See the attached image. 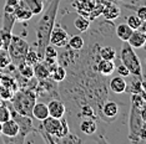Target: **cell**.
<instances>
[{
	"instance_id": "cell-27",
	"label": "cell",
	"mask_w": 146,
	"mask_h": 144,
	"mask_svg": "<svg viewBox=\"0 0 146 144\" xmlns=\"http://www.w3.org/2000/svg\"><path fill=\"white\" fill-rule=\"evenodd\" d=\"M60 120H61V126H60V129H59L58 134H56V138H59V139L64 138V137H66L69 133H70L69 123H68V119L65 118V116L62 117V118H60Z\"/></svg>"
},
{
	"instance_id": "cell-32",
	"label": "cell",
	"mask_w": 146,
	"mask_h": 144,
	"mask_svg": "<svg viewBox=\"0 0 146 144\" xmlns=\"http://www.w3.org/2000/svg\"><path fill=\"white\" fill-rule=\"evenodd\" d=\"M13 96V91L10 88H6V87H0V98L1 99H10Z\"/></svg>"
},
{
	"instance_id": "cell-5",
	"label": "cell",
	"mask_w": 146,
	"mask_h": 144,
	"mask_svg": "<svg viewBox=\"0 0 146 144\" xmlns=\"http://www.w3.org/2000/svg\"><path fill=\"white\" fill-rule=\"evenodd\" d=\"M29 50H30V48H29V44L24 39L20 37V36L11 35L10 44H9L6 51H8L9 57H10V61L15 66H19L20 63L25 62L24 60H25V56Z\"/></svg>"
},
{
	"instance_id": "cell-11",
	"label": "cell",
	"mask_w": 146,
	"mask_h": 144,
	"mask_svg": "<svg viewBox=\"0 0 146 144\" xmlns=\"http://www.w3.org/2000/svg\"><path fill=\"white\" fill-rule=\"evenodd\" d=\"M60 126H61V120L59 118H54V117H50V116L41 120V128L46 133L55 135V137L58 134L59 129H60Z\"/></svg>"
},
{
	"instance_id": "cell-10",
	"label": "cell",
	"mask_w": 146,
	"mask_h": 144,
	"mask_svg": "<svg viewBox=\"0 0 146 144\" xmlns=\"http://www.w3.org/2000/svg\"><path fill=\"white\" fill-rule=\"evenodd\" d=\"M115 67H116L115 62L111 60H102V58L99 57L98 61H96V72L104 77H108L114 73Z\"/></svg>"
},
{
	"instance_id": "cell-3",
	"label": "cell",
	"mask_w": 146,
	"mask_h": 144,
	"mask_svg": "<svg viewBox=\"0 0 146 144\" xmlns=\"http://www.w3.org/2000/svg\"><path fill=\"white\" fill-rule=\"evenodd\" d=\"M120 60L121 63L127 68L131 76H135L144 81V75H142V66L139 56L135 54L134 48L127 44V41H124L120 51Z\"/></svg>"
},
{
	"instance_id": "cell-30",
	"label": "cell",
	"mask_w": 146,
	"mask_h": 144,
	"mask_svg": "<svg viewBox=\"0 0 146 144\" xmlns=\"http://www.w3.org/2000/svg\"><path fill=\"white\" fill-rule=\"evenodd\" d=\"M8 119H10V109H9V107L6 104L3 103L0 106V123L5 122Z\"/></svg>"
},
{
	"instance_id": "cell-29",
	"label": "cell",
	"mask_w": 146,
	"mask_h": 144,
	"mask_svg": "<svg viewBox=\"0 0 146 144\" xmlns=\"http://www.w3.org/2000/svg\"><path fill=\"white\" fill-rule=\"evenodd\" d=\"M25 63H28V65H35L36 62H39L40 61V58H39L38 56V52H35V51H31V50H29L28 51V54H26V56H25Z\"/></svg>"
},
{
	"instance_id": "cell-2",
	"label": "cell",
	"mask_w": 146,
	"mask_h": 144,
	"mask_svg": "<svg viewBox=\"0 0 146 144\" xmlns=\"http://www.w3.org/2000/svg\"><path fill=\"white\" fill-rule=\"evenodd\" d=\"M146 108L131 104L129 113V139L132 143H145L146 140Z\"/></svg>"
},
{
	"instance_id": "cell-20",
	"label": "cell",
	"mask_w": 146,
	"mask_h": 144,
	"mask_svg": "<svg viewBox=\"0 0 146 144\" xmlns=\"http://www.w3.org/2000/svg\"><path fill=\"white\" fill-rule=\"evenodd\" d=\"M33 15H39L44 10V1L42 0H23Z\"/></svg>"
},
{
	"instance_id": "cell-13",
	"label": "cell",
	"mask_w": 146,
	"mask_h": 144,
	"mask_svg": "<svg viewBox=\"0 0 146 144\" xmlns=\"http://www.w3.org/2000/svg\"><path fill=\"white\" fill-rule=\"evenodd\" d=\"M145 42H146V34H145V32L140 31L139 29L132 30L130 37H129V40H127V44L130 45L132 48L144 47Z\"/></svg>"
},
{
	"instance_id": "cell-18",
	"label": "cell",
	"mask_w": 146,
	"mask_h": 144,
	"mask_svg": "<svg viewBox=\"0 0 146 144\" xmlns=\"http://www.w3.org/2000/svg\"><path fill=\"white\" fill-rule=\"evenodd\" d=\"M101 15H104L106 18V20H114V19H117L119 16H120V9L117 8L116 5L114 4H106L104 5V8H102V12Z\"/></svg>"
},
{
	"instance_id": "cell-36",
	"label": "cell",
	"mask_w": 146,
	"mask_h": 144,
	"mask_svg": "<svg viewBox=\"0 0 146 144\" xmlns=\"http://www.w3.org/2000/svg\"><path fill=\"white\" fill-rule=\"evenodd\" d=\"M1 104H3V99H1V98H0V106H1Z\"/></svg>"
},
{
	"instance_id": "cell-12",
	"label": "cell",
	"mask_w": 146,
	"mask_h": 144,
	"mask_svg": "<svg viewBox=\"0 0 146 144\" xmlns=\"http://www.w3.org/2000/svg\"><path fill=\"white\" fill-rule=\"evenodd\" d=\"M18 134H19V126L13 118L1 123V134L0 135L13 138V137H16Z\"/></svg>"
},
{
	"instance_id": "cell-19",
	"label": "cell",
	"mask_w": 146,
	"mask_h": 144,
	"mask_svg": "<svg viewBox=\"0 0 146 144\" xmlns=\"http://www.w3.org/2000/svg\"><path fill=\"white\" fill-rule=\"evenodd\" d=\"M66 76H68L66 68L64 66H61V65H56L50 72V78L54 82H64Z\"/></svg>"
},
{
	"instance_id": "cell-26",
	"label": "cell",
	"mask_w": 146,
	"mask_h": 144,
	"mask_svg": "<svg viewBox=\"0 0 146 144\" xmlns=\"http://www.w3.org/2000/svg\"><path fill=\"white\" fill-rule=\"evenodd\" d=\"M19 72H20V75L23 77H25L26 80H29V78H31L34 76V68H33V66L25 63V62L19 65Z\"/></svg>"
},
{
	"instance_id": "cell-21",
	"label": "cell",
	"mask_w": 146,
	"mask_h": 144,
	"mask_svg": "<svg viewBox=\"0 0 146 144\" xmlns=\"http://www.w3.org/2000/svg\"><path fill=\"white\" fill-rule=\"evenodd\" d=\"M132 32V29L127 24H119L115 27V34L121 41H127Z\"/></svg>"
},
{
	"instance_id": "cell-31",
	"label": "cell",
	"mask_w": 146,
	"mask_h": 144,
	"mask_svg": "<svg viewBox=\"0 0 146 144\" xmlns=\"http://www.w3.org/2000/svg\"><path fill=\"white\" fill-rule=\"evenodd\" d=\"M60 143H82V139L81 138H79L76 134H71V133H69L66 137H64V138H61L60 139Z\"/></svg>"
},
{
	"instance_id": "cell-34",
	"label": "cell",
	"mask_w": 146,
	"mask_h": 144,
	"mask_svg": "<svg viewBox=\"0 0 146 144\" xmlns=\"http://www.w3.org/2000/svg\"><path fill=\"white\" fill-rule=\"evenodd\" d=\"M9 62H10V57H9V55L4 50V54L0 55V67H6Z\"/></svg>"
},
{
	"instance_id": "cell-28",
	"label": "cell",
	"mask_w": 146,
	"mask_h": 144,
	"mask_svg": "<svg viewBox=\"0 0 146 144\" xmlns=\"http://www.w3.org/2000/svg\"><path fill=\"white\" fill-rule=\"evenodd\" d=\"M142 21L140 18H139L137 15H130V16H127V19H126V24H127L132 29V30H136V29H139L140 27V25L142 24Z\"/></svg>"
},
{
	"instance_id": "cell-15",
	"label": "cell",
	"mask_w": 146,
	"mask_h": 144,
	"mask_svg": "<svg viewBox=\"0 0 146 144\" xmlns=\"http://www.w3.org/2000/svg\"><path fill=\"white\" fill-rule=\"evenodd\" d=\"M31 117L38 120L45 119L46 117H49V111H48V104H45L44 102H35V104L33 106L31 109Z\"/></svg>"
},
{
	"instance_id": "cell-23",
	"label": "cell",
	"mask_w": 146,
	"mask_h": 144,
	"mask_svg": "<svg viewBox=\"0 0 146 144\" xmlns=\"http://www.w3.org/2000/svg\"><path fill=\"white\" fill-rule=\"evenodd\" d=\"M98 55H99V57H100V58H102V60H111V61H114L116 58V51H115V48L111 47V46L99 47Z\"/></svg>"
},
{
	"instance_id": "cell-17",
	"label": "cell",
	"mask_w": 146,
	"mask_h": 144,
	"mask_svg": "<svg viewBox=\"0 0 146 144\" xmlns=\"http://www.w3.org/2000/svg\"><path fill=\"white\" fill-rule=\"evenodd\" d=\"M131 76V75H130ZM145 82L140 78L131 76V82L127 83L126 86V92H130V93H140V94H145V90H144Z\"/></svg>"
},
{
	"instance_id": "cell-8",
	"label": "cell",
	"mask_w": 146,
	"mask_h": 144,
	"mask_svg": "<svg viewBox=\"0 0 146 144\" xmlns=\"http://www.w3.org/2000/svg\"><path fill=\"white\" fill-rule=\"evenodd\" d=\"M48 111H49V116L50 117H54V118H62L66 113V108H65V104L62 101L58 99H51L50 102L48 103Z\"/></svg>"
},
{
	"instance_id": "cell-33",
	"label": "cell",
	"mask_w": 146,
	"mask_h": 144,
	"mask_svg": "<svg viewBox=\"0 0 146 144\" xmlns=\"http://www.w3.org/2000/svg\"><path fill=\"white\" fill-rule=\"evenodd\" d=\"M115 70H116V72H117L119 76H121V77H129L130 76V72H129V70L122 63L119 65L117 67H115Z\"/></svg>"
},
{
	"instance_id": "cell-7",
	"label": "cell",
	"mask_w": 146,
	"mask_h": 144,
	"mask_svg": "<svg viewBox=\"0 0 146 144\" xmlns=\"http://www.w3.org/2000/svg\"><path fill=\"white\" fill-rule=\"evenodd\" d=\"M120 113V107H119V103L114 102V101H104L101 103L100 107V114L101 118L108 120V122H111L114 120L116 117Z\"/></svg>"
},
{
	"instance_id": "cell-37",
	"label": "cell",
	"mask_w": 146,
	"mask_h": 144,
	"mask_svg": "<svg viewBox=\"0 0 146 144\" xmlns=\"http://www.w3.org/2000/svg\"><path fill=\"white\" fill-rule=\"evenodd\" d=\"M0 134H1V123H0Z\"/></svg>"
},
{
	"instance_id": "cell-25",
	"label": "cell",
	"mask_w": 146,
	"mask_h": 144,
	"mask_svg": "<svg viewBox=\"0 0 146 144\" xmlns=\"http://www.w3.org/2000/svg\"><path fill=\"white\" fill-rule=\"evenodd\" d=\"M74 26L78 29L80 32H84L86 31L89 27H90V21L82 15H79L78 18L74 20Z\"/></svg>"
},
{
	"instance_id": "cell-22",
	"label": "cell",
	"mask_w": 146,
	"mask_h": 144,
	"mask_svg": "<svg viewBox=\"0 0 146 144\" xmlns=\"http://www.w3.org/2000/svg\"><path fill=\"white\" fill-rule=\"evenodd\" d=\"M34 68V76L38 78V80H46V78L50 77V72H49V68L45 63H39L36 62Z\"/></svg>"
},
{
	"instance_id": "cell-14",
	"label": "cell",
	"mask_w": 146,
	"mask_h": 144,
	"mask_svg": "<svg viewBox=\"0 0 146 144\" xmlns=\"http://www.w3.org/2000/svg\"><path fill=\"white\" fill-rule=\"evenodd\" d=\"M126 86H127V82H126L125 77L121 76H115L112 77L109 82V87H110L111 92H114L115 94H122L126 92Z\"/></svg>"
},
{
	"instance_id": "cell-6",
	"label": "cell",
	"mask_w": 146,
	"mask_h": 144,
	"mask_svg": "<svg viewBox=\"0 0 146 144\" xmlns=\"http://www.w3.org/2000/svg\"><path fill=\"white\" fill-rule=\"evenodd\" d=\"M69 34L61 25H54L49 37V44L55 47H64L68 45Z\"/></svg>"
},
{
	"instance_id": "cell-1",
	"label": "cell",
	"mask_w": 146,
	"mask_h": 144,
	"mask_svg": "<svg viewBox=\"0 0 146 144\" xmlns=\"http://www.w3.org/2000/svg\"><path fill=\"white\" fill-rule=\"evenodd\" d=\"M60 0H51L49 6L46 8L44 14L39 19L35 26V35H36V47H38V56L40 61L44 57V50L49 45V37H50V32L55 25L56 14H58V9Z\"/></svg>"
},
{
	"instance_id": "cell-35",
	"label": "cell",
	"mask_w": 146,
	"mask_h": 144,
	"mask_svg": "<svg viewBox=\"0 0 146 144\" xmlns=\"http://www.w3.org/2000/svg\"><path fill=\"white\" fill-rule=\"evenodd\" d=\"M136 15H137L142 21L146 20V8L144 5H141L140 8H137V10H136Z\"/></svg>"
},
{
	"instance_id": "cell-24",
	"label": "cell",
	"mask_w": 146,
	"mask_h": 144,
	"mask_svg": "<svg viewBox=\"0 0 146 144\" xmlns=\"http://www.w3.org/2000/svg\"><path fill=\"white\" fill-rule=\"evenodd\" d=\"M68 46L75 51H80L85 46V41L80 35H74V36H71V37H69Z\"/></svg>"
},
{
	"instance_id": "cell-9",
	"label": "cell",
	"mask_w": 146,
	"mask_h": 144,
	"mask_svg": "<svg viewBox=\"0 0 146 144\" xmlns=\"http://www.w3.org/2000/svg\"><path fill=\"white\" fill-rule=\"evenodd\" d=\"M79 130L85 134V135H94L98 130V123H96V119L90 118V117H84V118H80V122H79Z\"/></svg>"
},
{
	"instance_id": "cell-16",
	"label": "cell",
	"mask_w": 146,
	"mask_h": 144,
	"mask_svg": "<svg viewBox=\"0 0 146 144\" xmlns=\"http://www.w3.org/2000/svg\"><path fill=\"white\" fill-rule=\"evenodd\" d=\"M14 15H15V19L16 20H21V21H25V20H29V19L33 16L31 11L28 9V6L25 5L24 1H18L16 4V8L14 10Z\"/></svg>"
},
{
	"instance_id": "cell-4",
	"label": "cell",
	"mask_w": 146,
	"mask_h": 144,
	"mask_svg": "<svg viewBox=\"0 0 146 144\" xmlns=\"http://www.w3.org/2000/svg\"><path fill=\"white\" fill-rule=\"evenodd\" d=\"M35 102H36V93H34L31 90L18 91L10 98V103L13 108L18 113L28 117H31V109Z\"/></svg>"
}]
</instances>
